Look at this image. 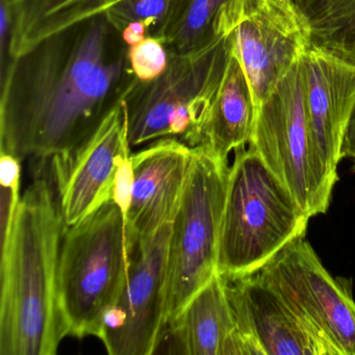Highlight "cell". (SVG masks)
<instances>
[{
	"label": "cell",
	"mask_w": 355,
	"mask_h": 355,
	"mask_svg": "<svg viewBox=\"0 0 355 355\" xmlns=\"http://www.w3.org/2000/svg\"><path fill=\"white\" fill-rule=\"evenodd\" d=\"M172 223L128 251L125 284L103 317L99 340L111 355L155 354L164 326Z\"/></svg>",
	"instance_id": "obj_9"
},
{
	"label": "cell",
	"mask_w": 355,
	"mask_h": 355,
	"mask_svg": "<svg viewBox=\"0 0 355 355\" xmlns=\"http://www.w3.org/2000/svg\"><path fill=\"white\" fill-rule=\"evenodd\" d=\"M64 232L51 178L35 172L1 241L0 354L55 355L63 340L58 266Z\"/></svg>",
	"instance_id": "obj_2"
},
{
	"label": "cell",
	"mask_w": 355,
	"mask_h": 355,
	"mask_svg": "<svg viewBox=\"0 0 355 355\" xmlns=\"http://www.w3.org/2000/svg\"><path fill=\"white\" fill-rule=\"evenodd\" d=\"M128 60L136 78L148 82L165 71L169 53L159 39L146 37L142 42L128 49Z\"/></svg>",
	"instance_id": "obj_21"
},
{
	"label": "cell",
	"mask_w": 355,
	"mask_h": 355,
	"mask_svg": "<svg viewBox=\"0 0 355 355\" xmlns=\"http://www.w3.org/2000/svg\"><path fill=\"white\" fill-rule=\"evenodd\" d=\"M311 42L355 64V0H290Z\"/></svg>",
	"instance_id": "obj_19"
},
{
	"label": "cell",
	"mask_w": 355,
	"mask_h": 355,
	"mask_svg": "<svg viewBox=\"0 0 355 355\" xmlns=\"http://www.w3.org/2000/svg\"><path fill=\"white\" fill-rule=\"evenodd\" d=\"M128 153L130 146L121 101L67 164L41 170L55 187L64 230L80 223L112 200L118 170Z\"/></svg>",
	"instance_id": "obj_10"
},
{
	"label": "cell",
	"mask_w": 355,
	"mask_h": 355,
	"mask_svg": "<svg viewBox=\"0 0 355 355\" xmlns=\"http://www.w3.org/2000/svg\"><path fill=\"white\" fill-rule=\"evenodd\" d=\"M120 0H1L11 19L10 59L44 39L105 15Z\"/></svg>",
	"instance_id": "obj_18"
},
{
	"label": "cell",
	"mask_w": 355,
	"mask_h": 355,
	"mask_svg": "<svg viewBox=\"0 0 355 355\" xmlns=\"http://www.w3.org/2000/svg\"><path fill=\"white\" fill-rule=\"evenodd\" d=\"M163 345L180 354L253 355L239 331L223 276L215 274L164 328L157 351Z\"/></svg>",
	"instance_id": "obj_15"
},
{
	"label": "cell",
	"mask_w": 355,
	"mask_h": 355,
	"mask_svg": "<svg viewBox=\"0 0 355 355\" xmlns=\"http://www.w3.org/2000/svg\"><path fill=\"white\" fill-rule=\"evenodd\" d=\"M232 53L230 35L198 51L169 53L167 68L155 80L137 78L122 101L130 148L164 138L201 146Z\"/></svg>",
	"instance_id": "obj_4"
},
{
	"label": "cell",
	"mask_w": 355,
	"mask_h": 355,
	"mask_svg": "<svg viewBox=\"0 0 355 355\" xmlns=\"http://www.w3.org/2000/svg\"><path fill=\"white\" fill-rule=\"evenodd\" d=\"M302 57L255 110L249 146L311 218L327 211L338 175L324 163L309 130Z\"/></svg>",
	"instance_id": "obj_7"
},
{
	"label": "cell",
	"mask_w": 355,
	"mask_h": 355,
	"mask_svg": "<svg viewBox=\"0 0 355 355\" xmlns=\"http://www.w3.org/2000/svg\"><path fill=\"white\" fill-rule=\"evenodd\" d=\"M105 15L53 35L1 70L0 153L67 164L137 80Z\"/></svg>",
	"instance_id": "obj_1"
},
{
	"label": "cell",
	"mask_w": 355,
	"mask_h": 355,
	"mask_svg": "<svg viewBox=\"0 0 355 355\" xmlns=\"http://www.w3.org/2000/svg\"><path fill=\"white\" fill-rule=\"evenodd\" d=\"M253 0H170L159 39L168 53L198 51L230 36Z\"/></svg>",
	"instance_id": "obj_16"
},
{
	"label": "cell",
	"mask_w": 355,
	"mask_h": 355,
	"mask_svg": "<svg viewBox=\"0 0 355 355\" xmlns=\"http://www.w3.org/2000/svg\"><path fill=\"white\" fill-rule=\"evenodd\" d=\"M309 219L254 149H238L228 176L218 273L227 279L259 273L304 238Z\"/></svg>",
	"instance_id": "obj_3"
},
{
	"label": "cell",
	"mask_w": 355,
	"mask_h": 355,
	"mask_svg": "<svg viewBox=\"0 0 355 355\" xmlns=\"http://www.w3.org/2000/svg\"><path fill=\"white\" fill-rule=\"evenodd\" d=\"M305 107L318 153L334 175L355 105V64L311 46L302 57Z\"/></svg>",
	"instance_id": "obj_14"
},
{
	"label": "cell",
	"mask_w": 355,
	"mask_h": 355,
	"mask_svg": "<svg viewBox=\"0 0 355 355\" xmlns=\"http://www.w3.org/2000/svg\"><path fill=\"white\" fill-rule=\"evenodd\" d=\"M225 279L239 331L253 355H338L259 273Z\"/></svg>",
	"instance_id": "obj_11"
},
{
	"label": "cell",
	"mask_w": 355,
	"mask_h": 355,
	"mask_svg": "<svg viewBox=\"0 0 355 355\" xmlns=\"http://www.w3.org/2000/svg\"><path fill=\"white\" fill-rule=\"evenodd\" d=\"M352 159L355 170V105L349 119L342 145V159Z\"/></svg>",
	"instance_id": "obj_23"
},
{
	"label": "cell",
	"mask_w": 355,
	"mask_h": 355,
	"mask_svg": "<svg viewBox=\"0 0 355 355\" xmlns=\"http://www.w3.org/2000/svg\"><path fill=\"white\" fill-rule=\"evenodd\" d=\"M169 6L170 0H120L105 16L118 32L132 22H143L148 31L147 37L157 38Z\"/></svg>",
	"instance_id": "obj_20"
},
{
	"label": "cell",
	"mask_w": 355,
	"mask_h": 355,
	"mask_svg": "<svg viewBox=\"0 0 355 355\" xmlns=\"http://www.w3.org/2000/svg\"><path fill=\"white\" fill-rule=\"evenodd\" d=\"M259 273L336 354L355 355L351 286L330 275L304 238L288 244Z\"/></svg>",
	"instance_id": "obj_8"
},
{
	"label": "cell",
	"mask_w": 355,
	"mask_h": 355,
	"mask_svg": "<svg viewBox=\"0 0 355 355\" xmlns=\"http://www.w3.org/2000/svg\"><path fill=\"white\" fill-rule=\"evenodd\" d=\"M193 148L178 139L153 141L132 155V201L126 219L128 252L173 223L188 180Z\"/></svg>",
	"instance_id": "obj_13"
},
{
	"label": "cell",
	"mask_w": 355,
	"mask_h": 355,
	"mask_svg": "<svg viewBox=\"0 0 355 355\" xmlns=\"http://www.w3.org/2000/svg\"><path fill=\"white\" fill-rule=\"evenodd\" d=\"M146 26L143 22H132L121 32L122 39L128 46H134L142 42L147 37Z\"/></svg>",
	"instance_id": "obj_24"
},
{
	"label": "cell",
	"mask_w": 355,
	"mask_h": 355,
	"mask_svg": "<svg viewBox=\"0 0 355 355\" xmlns=\"http://www.w3.org/2000/svg\"><path fill=\"white\" fill-rule=\"evenodd\" d=\"M128 263L126 228L113 200L64 230L58 266L63 338H99L105 313L121 295Z\"/></svg>",
	"instance_id": "obj_5"
},
{
	"label": "cell",
	"mask_w": 355,
	"mask_h": 355,
	"mask_svg": "<svg viewBox=\"0 0 355 355\" xmlns=\"http://www.w3.org/2000/svg\"><path fill=\"white\" fill-rule=\"evenodd\" d=\"M134 167H132V153L126 155L117 172L114 184L112 200L116 203L121 211L126 228V219L132 201V187H134Z\"/></svg>",
	"instance_id": "obj_22"
},
{
	"label": "cell",
	"mask_w": 355,
	"mask_h": 355,
	"mask_svg": "<svg viewBox=\"0 0 355 355\" xmlns=\"http://www.w3.org/2000/svg\"><path fill=\"white\" fill-rule=\"evenodd\" d=\"M268 3H272L275 7L279 8L282 11L288 12V13L296 15V12L293 9L292 5H291L290 0H267ZM298 17V16H297Z\"/></svg>",
	"instance_id": "obj_25"
},
{
	"label": "cell",
	"mask_w": 355,
	"mask_h": 355,
	"mask_svg": "<svg viewBox=\"0 0 355 355\" xmlns=\"http://www.w3.org/2000/svg\"><path fill=\"white\" fill-rule=\"evenodd\" d=\"M255 103L246 74L232 53L217 95L211 103L201 146L227 161L232 150L250 142Z\"/></svg>",
	"instance_id": "obj_17"
},
{
	"label": "cell",
	"mask_w": 355,
	"mask_h": 355,
	"mask_svg": "<svg viewBox=\"0 0 355 355\" xmlns=\"http://www.w3.org/2000/svg\"><path fill=\"white\" fill-rule=\"evenodd\" d=\"M230 169L226 159L203 147L193 148L182 202L172 223L163 330L218 273Z\"/></svg>",
	"instance_id": "obj_6"
},
{
	"label": "cell",
	"mask_w": 355,
	"mask_h": 355,
	"mask_svg": "<svg viewBox=\"0 0 355 355\" xmlns=\"http://www.w3.org/2000/svg\"><path fill=\"white\" fill-rule=\"evenodd\" d=\"M230 36L232 53L246 74L255 110L311 47L298 17L267 0H253Z\"/></svg>",
	"instance_id": "obj_12"
}]
</instances>
